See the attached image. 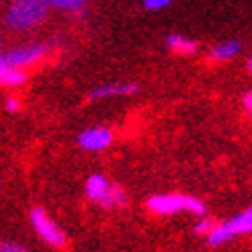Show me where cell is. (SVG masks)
Instances as JSON below:
<instances>
[{
    "instance_id": "cell-1",
    "label": "cell",
    "mask_w": 252,
    "mask_h": 252,
    "mask_svg": "<svg viewBox=\"0 0 252 252\" xmlns=\"http://www.w3.org/2000/svg\"><path fill=\"white\" fill-rule=\"evenodd\" d=\"M49 4L45 0H12L4 10V25L10 31L27 33L47 19Z\"/></svg>"
},
{
    "instance_id": "cell-2",
    "label": "cell",
    "mask_w": 252,
    "mask_h": 252,
    "mask_svg": "<svg viewBox=\"0 0 252 252\" xmlns=\"http://www.w3.org/2000/svg\"><path fill=\"white\" fill-rule=\"evenodd\" d=\"M148 209L156 216H174V213H193V216H205V203L197 197L181 195V193H164L152 195L148 199Z\"/></svg>"
},
{
    "instance_id": "cell-3",
    "label": "cell",
    "mask_w": 252,
    "mask_h": 252,
    "mask_svg": "<svg viewBox=\"0 0 252 252\" xmlns=\"http://www.w3.org/2000/svg\"><path fill=\"white\" fill-rule=\"evenodd\" d=\"M84 193H86V199L93 201V203L100 205V207H119V205H125V191L117 185H111L107 181V176L103 174H91L86 179V185H84Z\"/></svg>"
},
{
    "instance_id": "cell-4",
    "label": "cell",
    "mask_w": 252,
    "mask_h": 252,
    "mask_svg": "<svg viewBox=\"0 0 252 252\" xmlns=\"http://www.w3.org/2000/svg\"><path fill=\"white\" fill-rule=\"evenodd\" d=\"M246 234H252V205L246 207L242 213H238V216L221 223H216V228L207 236V242L209 246H221L225 242L234 240V238L246 236Z\"/></svg>"
},
{
    "instance_id": "cell-5",
    "label": "cell",
    "mask_w": 252,
    "mask_h": 252,
    "mask_svg": "<svg viewBox=\"0 0 252 252\" xmlns=\"http://www.w3.org/2000/svg\"><path fill=\"white\" fill-rule=\"evenodd\" d=\"M49 52V43H27L12 47L8 52L0 54V66H12V68H27L37 62H41Z\"/></svg>"
},
{
    "instance_id": "cell-6",
    "label": "cell",
    "mask_w": 252,
    "mask_h": 252,
    "mask_svg": "<svg viewBox=\"0 0 252 252\" xmlns=\"http://www.w3.org/2000/svg\"><path fill=\"white\" fill-rule=\"evenodd\" d=\"M31 225L37 232V236L49 246H64L66 236L60 230V225L47 216L43 207H33L31 209Z\"/></svg>"
},
{
    "instance_id": "cell-7",
    "label": "cell",
    "mask_w": 252,
    "mask_h": 252,
    "mask_svg": "<svg viewBox=\"0 0 252 252\" xmlns=\"http://www.w3.org/2000/svg\"><path fill=\"white\" fill-rule=\"evenodd\" d=\"M135 93H140V84L137 82H107V84L94 86L93 91L86 94V100L88 103H98V100L131 96Z\"/></svg>"
},
{
    "instance_id": "cell-8",
    "label": "cell",
    "mask_w": 252,
    "mask_h": 252,
    "mask_svg": "<svg viewBox=\"0 0 252 252\" xmlns=\"http://www.w3.org/2000/svg\"><path fill=\"white\" fill-rule=\"evenodd\" d=\"M113 144V131L105 125H96V127H88L80 131L78 146L86 152H105Z\"/></svg>"
},
{
    "instance_id": "cell-9",
    "label": "cell",
    "mask_w": 252,
    "mask_h": 252,
    "mask_svg": "<svg viewBox=\"0 0 252 252\" xmlns=\"http://www.w3.org/2000/svg\"><path fill=\"white\" fill-rule=\"evenodd\" d=\"M164 45H166L168 52H172L176 56H195L197 49H199L197 41L189 39L185 35H179V33H168L164 37Z\"/></svg>"
},
{
    "instance_id": "cell-10",
    "label": "cell",
    "mask_w": 252,
    "mask_h": 252,
    "mask_svg": "<svg viewBox=\"0 0 252 252\" xmlns=\"http://www.w3.org/2000/svg\"><path fill=\"white\" fill-rule=\"evenodd\" d=\"M240 47H242V43L238 39H228V41L216 43L209 49V60L213 62V64H223V62H230V60H234L238 54H240Z\"/></svg>"
},
{
    "instance_id": "cell-11",
    "label": "cell",
    "mask_w": 252,
    "mask_h": 252,
    "mask_svg": "<svg viewBox=\"0 0 252 252\" xmlns=\"http://www.w3.org/2000/svg\"><path fill=\"white\" fill-rule=\"evenodd\" d=\"M25 82H27V72H25V68L0 66V84L4 88H19Z\"/></svg>"
},
{
    "instance_id": "cell-12",
    "label": "cell",
    "mask_w": 252,
    "mask_h": 252,
    "mask_svg": "<svg viewBox=\"0 0 252 252\" xmlns=\"http://www.w3.org/2000/svg\"><path fill=\"white\" fill-rule=\"evenodd\" d=\"M49 4V8H56L62 12H68V15H74V12H80L86 8L88 0H45Z\"/></svg>"
},
{
    "instance_id": "cell-13",
    "label": "cell",
    "mask_w": 252,
    "mask_h": 252,
    "mask_svg": "<svg viewBox=\"0 0 252 252\" xmlns=\"http://www.w3.org/2000/svg\"><path fill=\"white\" fill-rule=\"evenodd\" d=\"M174 0H144V8L150 10V12H156V10H164Z\"/></svg>"
},
{
    "instance_id": "cell-14",
    "label": "cell",
    "mask_w": 252,
    "mask_h": 252,
    "mask_svg": "<svg viewBox=\"0 0 252 252\" xmlns=\"http://www.w3.org/2000/svg\"><path fill=\"white\" fill-rule=\"evenodd\" d=\"M213 228H216V223H213L211 220H207V218H203V220H201V221L195 225V234H199V236H209Z\"/></svg>"
},
{
    "instance_id": "cell-15",
    "label": "cell",
    "mask_w": 252,
    "mask_h": 252,
    "mask_svg": "<svg viewBox=\"0 0 252 252\" xmlns=\"http://www.w3.org/2000/svg\"><path fill=\"white\" fill-rule=\"evenodd\" d=\"M21 107H23L21 98H17V96H6V100H4V111H6V113L15 115V113L21 111Z\"/></svg>"
},
{
    "instance_id": "cell-16",
    "label": "cell",
    "mask_w": 252,
    "mask_h": 252,
    "mask_svg": "<svg viewBox=\"0 0 252 252\" xmlns=\"http://www.w3.org/2000/svg\"><path fill=\"white\" fill-rule=\"evenodd\" d=\"M0 252H27V248H23L17 242H2L0 244Z\"/></svg>"
},
{
    "instance_id": "cell-17",
    "label": "cell",
    "mask_w": 252,
    "mask_h": 252,
    "mask_svg": "<svg viewBox=\"0 0 252 252\" xmlns=\"http://www.w3.org/2000/svg\"><path fill=\"white\" fill-rule=\"evenodd\" d=\"M242 105H244V109H246V115L252 119V91L244 93V96H242Z\"/></svg>"
},
{
    "instance_id": "cell-18",
    "label": "cell",
    "mask_w": 252,
    "mask_h": 252,
    "mask_svg": "<svg viewBox=\"0 0 252 252\" xmlns=\"http://www.w3.org/2000/svg\"><path fill=\"white\" fill-rule=\"evenodd\" d=\"M248 72H250V74H252V56H250V58H248Z\"/></svg>"
}]
</instances>
